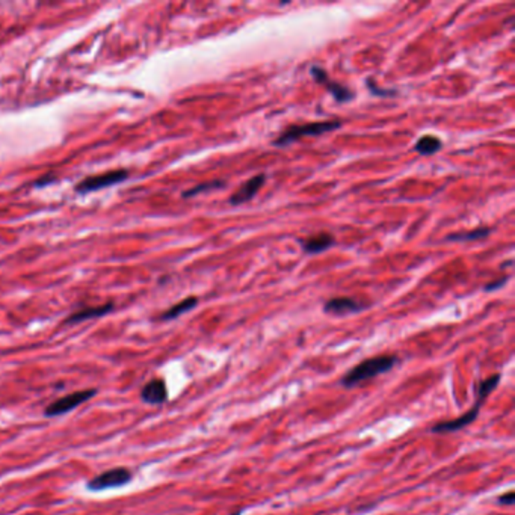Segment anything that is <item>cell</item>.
<instances>
[{
    "label": "cell",
    "mask_w": 515,
    "mask_h": 515,
    "mask_svg": "<svg viewBox=\"0 0 515 515\" xmlns=\"http://www.w3.org/2000/svg\"><path fill=\"white\" fill-rule=\"evenodd\" d=\"M310 73H312V76L315 77V81L317 84H321L322 86H325L326 91L330 93L339 103H346L354 99V93L349 90V88H346L337 82H333L331 79L328 77L326 71L324 68L315 65L312 67V70H310Z\"/></svg>",
    "instance_id": "cell-7"
},
{
    "label": "cell",
    "mask_w": 515,
    "mask_h": 515,
    "mask_svg": "<svg viewBox=\"0 0 515 515\" xmlns=\"http://www.w3.org/2000/svg\"><path fill=\"white\" fill-rule=\"evenodd\" d=\"M95 395H97V390L90 388V390H79V392L70 393L67 396H62V397L58 399V401L47 405L46 410H44V415H46V417H58V415H62V414H67L70 411L76 410L77 406H81L86 401H90V399H93Z\"/></svg>",
    "instance_id": "cell-5"
},
{
    "label": "cell",
    "mask_w": 515,
    "mask_h": 515,
    "mask_svg": "<svg viewBox=\"0 0 515 515\" xmlns=\"http://www.w3.org/2000/svg\"><path fill=\"white\" fill-rule=\"evenodd\" d=\"M491 233V228L482 227V228H475L472 232H464V233H457V235H450L447 239L449 241H455V242H467V241H479V239H484L488 235Z\"/></svg>",
    "instance_id": "cell-15"
},
{
    "label": "cell",
    "mask_w": 515,
    "mask_h": 515,
    "mask_svg": "<svg viewBox=\"0 0 515 515\" xmlns=\"http://www.w3.org/2000/svg\"><path fill=\"white\" fill-rule=\"evenodd\" d=\"M132 481V472L126 467H115L111 470L94 476L93 479L86 482V490L88 491H104V490H112V488H120L127 485Z\"/></svg>",
    "instance_id": "cell-4"
},
{
    "label": "cell",
    "mask_w": 515,
    "mask_h": 515,
    "mask_svg": "<svg viewBox=\"0 0 515 515\" xmlns=\"http://www.w3.org/2000/svg\"><path fill=\"white\" fill-rule=\"evenodd\" d=\"M340 127H342V122L337 120L308 122V124H295V126H290L289 129L284 130L281 135L274 141V145L286 147L298 139H303L307 136H319V135H324V133L333 132Z\"/></svg>",
    "instance_id": "cell-3"
},
{
    "label": "cell",
    "mask_w": 515,
    "mask_h": 515,
    "mask_svg": "<svg viewBox=\"0 0 515 515\" xmlns=\"http://www.w3.org/2000/svg\"><path fill=\"white\" fill-rule=\"evenodd\" d=\"M223 186H224V182H207V183H201L198 186H195V188H192L189 191H186L183 193V197L184 198H189V197H193V195H198V193H201L204 191L219 189V188H223Z\"/></svg>",
    "instance_id": "cell-16"
},
{
    "label": "cell",
    "mask_w": 515,
    "mask_h": 515,
    "mask_svg": "<svg viewBox=\"0 0 515 515\" xmlns=\"http://www.w3.org/2000/svg\"><path fill=\"white\" fill-rule=\"evenodd\" d=\"M141 399L148 405H162L168 401V388L162 378H154L141 390Z\"/></svg>",
    "instance_id": "cell-8"
},
{
    "label": "cell",
    "mask_w": 515,
    "mask_h": 515,
    "mask_svg": "<svg viewBox=\"0 0 515 515\" xmlns=\"http://www.w3.org/2000/svg\"><path fill=\"white\" fill-rule=\"evenodd\" d=\"M505 283H506V277H503V278H500V280H497V281H494V283L486 284V286H485V290H486V292H490V290H497L499 287H502Z\"/></svg>",
    "instance_id": "cell-17"
},
{
    "label": "cell",
    "mask_w": 515,
    "mask_h": 515,
    "mask_svg": "<svg viewBox=\"0 0 515 515\" xmlns=\"http://www.w3.org/2000/svg\"><path fill=\"white\" fill-rule=\"evenodd\" d=\"M113 308L112 304H106V306H100V307H88V308H82L79 310V312L71 315L65 324L70 325V324H79V322H84V321H88V319H93V317H100V316H104L108 315L111 310Z\"/></svg>",
    "instance_id": "cell-12"
},
{
    "label": "cell",
    "mask_w": 515,
    "mask_h": 515,
    "mask_svg": "<svg viewBox=\"0 0 515 515\" xmlns=\"http://www.w3.org/2000/svg\"><path fill=\"white\" fill-rule=\"evenodd\" d=\"M266 180V175L264 174H259L253 177V179L246 180L241 188H239L233 195L232 198H230V203L233 204V206H242V204L248 203L250 200H253L255 197V193L259 192V189L263 186Z\"/></svg>",
    "instance_id": "cell-9"
},
{
    "label": "cell",
    "mask_w": 515,
    "mask_h": 515,
    "mask_svg": "<svg viewBox=\"0 0 515 515\" xmlns=\"http://www.w3.org/2000/svg\"><path fill=\"white\" fill-rule=\"evenodd\" d=\"M499 502L503 503V505H512L514 503V491H509V493L500 496Z\"/></svg>",
    "instance_id": "cell-18"
},
{
    "label": "cell",
    "mask_w": 515,
    "mask_h": 515,
    "mask_svg": "<svg viewBox=\"0 0 515 515\" xmlns=\"http://www.w3.org/2000/svg\"><path fill=\"white\" fill-rule=\"evenodd\" d=\"M441 147H443L441 141L437 136H432V135L422 136L419 141H417V144H415V150L422 156L435 154L437 152H440Z\"/></svg>",
    "instance_id": "cell-14"
},
{
    "label": "cell",
    "mask_w": 515,
    "mask_h": 515,
    "mask_svg": "<svg viewBox=\"0 0 515 515\" xmlns=\"http://www.w3.org/2000/svg\"><path fill=\"white\" fill-rule=\"evenodd\" d=\"M396 361L397 358L395 355H378V357L364 360L355 367H352L348 374L342 378V384L344 387L358 386L363 381L386 374V372H388L395 366Z\"/></svg>",
    "instance_id": "cell-2"
},
{
    "label": "cell",
    "mask_w": 515,
    "mask_h": 515,
    "mask_svg": "<svg viewBox=\"0 0 515 515\" xmlns=\"http://www.w3.org/2000/svg\"><path fill=\"white\" fill-rule=\"evenodd\" d=\"M499 381H500V375L496 374L493 377H488L485 381H482L481 386H479V390H477V396H476V402H475V406L472 408V410L464 413L463 415H459L458 419L455 420H449V422H440L435 426H432V432H437V434H446V432H455V431H459L466 428L467 425L473 423L476 420V417L479 415V410H481V406L484 404L485 399L491 395V392H494V388L499 386Z\"/></svg>",
    "instance_id": "cell-1"
},
{
    "label": "cell",
    "mask_w": 515,
    "mask_h": 515,
    "mask_svg": "<svg viewBox=\"0 0 515 515\" xmlns=\"http://www.w3.org/2000/svg\"><path fill=\"white\" fill-rule=\"evenodd\" d=\"M334 244H335L334 237L330 233H319L308 239H304V241H301L303 250L307 254H319L322 251H326V250H330Z\"/></svg>",
    "instance_id": "cell-11"
},
{
    "label": "cell",
    "mask_w": 515,
    "mask_h": 515,
    "mask_svg": "<svg viewBox=\"0 0 515 515\" xmlns=\"http://www.w3.org/2000/svg\"><path fill=\"white\" fill-rule=\"evenodd\" d=\"M129 177V173L126 170H118V171H111V173H104L100 175H94V177H88V179L82 180L77 184V192H91L97 189H103L108 188L111 184H117L122 180H126Z\"/></svg>",
    "instance_id": "cell-6"
},
{
    "label": "cell",
    "mask_w": 515,
    "mask_h": 515,
    "mask_svg": "<svg viewBox=\"0 0 515 515\" xmlns=\"http://www.w3.org/2000/svg\"><path fill=\"white\" fill-rule=\"evenodd\" d=\"M361 308L363 306L358 303V301H355L352 298H346V296L333 298L330 301H326V304H325V312L331 313V315H337V316L357 313Z\"/></svg>",
    "instance_id": "cell-10"
},
{
    "label": "cell",
    "mask_w": 515,
    "mask_h": 515,
    "mask_svg": "<svg viewBox=\"0 0 515 515\" xmlns=\"http://www.w3.org/2000/svg\"><path fill=\"white\" fill-rule=\"evenodd\" d=\"M197 304H198V299L195 296L186 298V299L182 301V303L173 306L170 310H166V312L161 316V319H162V321H171V319H175V317L182 316L183 313L189 312V310H192Z\"/></svg>",
    "instance_id": "cell-13"
}]
</instances>
